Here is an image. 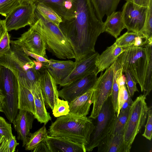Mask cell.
Listing matches in <instances>:
<instances>
[{
    "mask_svg": "<svg viewBox=\"0 0 152 152\" xmlns=\"http://www.w3.org/2000/svg\"><path fill=\"white\" fill-rule=\"evenodd\" d=\"M103 25L98 18L91 0H76L74 17L62 20L59 27L73 48L76 63L96 52L95 45L103 32Z\"/></svg>",
    "mask_w": 152,
    "mask_h": 152,
    "instance_id": "cell-1",
    "label": "cell"
},
{
    "mask_svg": "<svg viewBox=\"0 0 152 152\" xmlns=\"http://www.w3.org/2000/svg\"><path fill=\"white\" fill-rule=\"evenodd\" d=\"M11 49L0 57V65L11 70L17 78L19 83L31 91L40 85V72L21 46L10 40Z\"/></svg>",
    "mask_w": 152,
    "mask_h": 152,
    "instance_id": "cell-2",
    "label": "cell"
},
{
    "mask_svg": "<svg viewBox=\"0 0 152 152\" xmlns=\"http://www.w3.org/2000/svg\"><path fill=\"white\" fill-rule=\"evenodd\" d=\"M94 128L91 118L69 113L57 117L48 131L49 135L63 137L86 145Z\"/></svg>",
    "mask_w": 152,
    "mask_h": 152,
    "instance_id": "cell-3",
    "label": "cell"
},
{
    "mask_svg": "<svg viewBox=\"0 0 152 152\" xmlns=\"http://www.w3.org/2000/svg\"><path fill=\"white\" fill-rule=\"evenodd\" d=\"M35 13V21L30 25L41 34L46 50L59 59H75L73 48L59 26L45 19L36 8Z\"/></svg>",
    "mask_w": 152,
    "mask_h": 152,
    "instance_id": "cell-4",
    "label": "cell"
},
{
    "mask_svg": "<svg viewBox=\"0 0 152 152\" xmlns=\"http://www.w3.org/2000/svg\"><path fill=\"white\" fill-rule=\"evenodd\" d=\"M124 51L116 60L123 71L128 70L137 83L142 92L144 84L149 54L152 50V43L140 46H132L124 49Z\"/></svg>",
    "mask_w": 152,
    "mask_h": 152,
    "instance_id": "cell-5",
    "label": "cell"
},
{
    "mask_svg": "<svg viewBox=\"0 0 152 152\" xmlns=\"http://www.w3.org/2000/svg\"><path fill=\"white\" fill-rule=\"evenodd\" d=\"M19 83L10 69L0 65V102L3 113L12 123L18 112V96Z\"/></svg>",
    "mask_w": 152,
    "mask_h": 152,
    "instance_id": "cell-6",
    "label": "cell"
},
{
    "mask_svg": "<svg viewBox=\"0 0 152 152\" xmlns=\"http://www.w3.org/2000/svg\"><path fill=\"white\" fill-rule=\"evenodd\" d=\"M116 116L111 96L103 104L98 115L93 119L94 128L90 135L88 144L85 145L86 151H92L110 132Z\"/></svg>",
    "mask_w": 152,
    "mask_h": 152,
    "instance_id": "cell-7",
    "label": "cell"
},
{
    "mask_svg": "<svg viewBox=\"0 0 152 152\" xmlns=\"http://www.w3.org/2000/svg\"><path fill=\"white\" fill-rule=\"evenodd\" d=\"M146 99L144 95H140L130 107L124 134L125 142L130 146L144 126L147 118L149 107L147 105Z\"/></svg>",
    "mask_w": 152,
    "mask_h": 152,
    "instance_id": "cell-8",
    "label": "cell"
},
{
    "mask_svg": "<svg viewBox=\"0 0 152 152\" xmlns=\"http://www.w3.org/2000/svg\"><path fill=\"white\" fill-rule=\"evenodd\" d=\"M114 62L101 72L93 88V106L89 118L94 119L98 115L102 106L107 99L111 96L114 75Z\"/></svg>",
    "mask_w": 152,
    "mask_h": 152,
    "instance_id": "cell-9",
    "label": "cell"
},
{
    "mask_svg": "<svg viewBox=\"0 0 152 152\" xmlns=\"http://www.w3.org/2000/svg\"><path fill=\"white\" fill-rule=\"evenodd\" d=\"M36 7L34 3L21 2V4L14 9L4 20L7 31L17 30L33 23L35 19Z\"/></svg>",
    "mask_w": 152,
    "mask_h": 152,
    "instance_id": "cell-10",
    "label": "cell"
},
{
    "mask_svg": "<svg viewBox=\"0 0 152 152\" xmlns=\"http://www.w3.org/2000/svg\"><path fill=\"white\" fill-rule=\"evenodd\" d=\"M148 7L134 3L132 0L126 1L122 8V17L127 31L138 32L143 27Z\"/></svg>",
    "mask_w": 152,
    "mask_h": 152,
    "instance_id": "cell-11",
    "label": "cell"
},
{
    "mask_svg": "<svg viewBox=\"0 0 152 152\" xmlns=\"http://www.w3.org/2000/svg\"><path fill=\"white\" fill-rule=\"evenodd\" d=\"M97 72L94 71L63 86L58 91L59 96L69 103L92 88L97 78Z\"/></svg>",
    "mask_w": 152,
    "mask_h": 152,
    "instance_id": "cell-12",
    "label": "cell"
},
{
    "mask_svg": "<svg viewBox=\"0 0 152 152\" xmlns=\"http://www.w3.org/2000/svg\"><path fill=\"white\" fill-rule=\"evenodd\" d=\"M15 40H11L27 50L46 58L45 44L40 34L32 25Z\"/></svg>",
    "mask_w": 152,
    "mask_h": 152,
    "instance_id": "cell-13",
    "label": "cell"
},
{
    "mask_svg": "<svg viewBox=\"0 0 152 152\" xmlns=\"http://www.w3.org/2000/svg\"><path fill=\"white\" fill-rule=\"evenodd\" d=\"M39 71L40 85L45 105L52 110L59 98L57 85L54 78L43 65Z\"/></svg>",
    "mask_w": 152,
    "mask_h": 152,
    "instance_id": "cell-14",
    "label": "cell"
},
{
    "mask_svg": "<svg viewBox=\"0 0 152 152\" xmlns=\"http://www.w3.org/2000/svg\"><path fill=\"white\" fill-rule=\"evenodd\" d=\"M99 54L96 51L89 54L77 63L71 73L59 86L63 87L68 85L90 73L97 71L96 62Z\"/></svg>",
    "mask_w": 152,
    "mask_h": 152,
    "instance_id": "cell-15",
    "label": "cell"
},
{
    "mask_svg": "<svg viewBox=\"0 0 152 152\" xmlns=\"http://www.w3.org/2000/svg\"><path fill=\"white\" fill-rule=\"evenodd\" d=\"M35 119L31 112L19 110L16 116L12 123L17 132V139L22 142V146L24 147L28 142L31 134L30 130L32 127L33 121Z\"/></svg>",
    "mask_w": 152,
    "mask_h": 152,
    "instance_id": "cell-16",
    "label": "cell"
},
{
    "mask_svg": "<svg viewBox=\"0 0 152 152\" xmlns=\"http://www.w3.org/2000/svg\"><path fill=\"white\" fill-rule=\"evenodd\" d=\"M49 63L43 62V66L59 85L70 74L77 63L71 60L59 61L49 59Z\"/></svg>",
    "mask_w": 152,
    "mask_h": 152,
    "instance_id": "cell-17",
    "label": "cell"
},
{
    "mask_svg": "<svg viewBox=\"0 0 152 152\" xmlns=\"http://www.w3.org/2000/svg\"><path fill=\"white\" fill-rule=\"evenodd\" d=\"M50 152H86L84 144L63 137L48 135L45 139Z\"/></svg>",
    "mask_w": 152,
    "mask_h": 152,
    "instance_id": "cell-18",
    "label": "cell"
},
{
    "mask_svg": "<svg viewBox=\"0 0 152 152\" xmlns=\"http://www.w3.org/2000/svg\"><path fill=\"white\" fill-rule=\"evenodd\" d=\"M98 152H129L131 146L125 143L124 135L110 133L99 143Z\"/></svg>",
    "mask_w": 152,
    "mask_h": 152,
    "instance_id": "cell-19",
    "label": "cell"
},
{
    "mask_svg": "<svg viewBox=\"0 0 152 152\" xmlns=\"http://www.w3.org/2000/svg\"><path fill=\"white\" fill-rule=\"evenodd\" d=\"M44 4L53 10L62 20H69L74 17L76 0H37L35 4Z\"/></svg>",
    "mask_w": 152,
    "mask_h": 152,
    "instance_id": "cell-20",
    "label": "cell"
},
{
    "mask_svg": "<svg viewBox=\"0 0 152 152\" xmlns=\"http://www.w3.org/2000/svg\"><path fill=\"white\" fill-rule=\"evenodd\" d=\"M93 88L69 102V113L80 116H87L93 103Z\"/></svg>",
    "mask_w": 152,
    "mask_h": 152,
    "instance_id": "cell-21",
    "label": "cell"
},
{
    "mask_svg": "<svg viewBox=\"0 0 152 152\" xmlns=\"http://www.w3.org/2000/svg\"><path fill=\"white\" fill-rule=\"evenodd\" d=\"M124 51V49L118 46L115 42L107 47L99 54L96 61L97 74L109 67Z\"/></svg>",
    "mask_w": 152,
    "mask_h": 152,
    "instance_id": "cell-22",
    "label": "cell"
},
{
    "mask_svg": "<svg viewBox=\"0 0 152 152\" xmlns=\"http://www.w3.org/2000/svg\"><path fill=\"white\" fill-rule=\"evenodd\" d=\"M34 98L36 110L35 119L40 123L46 125L51 120L49 113L47 111L40 85L31 91Z\"/></svg>",
    "mask_w": 152,
    "mask_h": 152,
    "instance_id": "cell-23",
    "label": "cell"
},
{
    "mask_svg": "<svg viewBox=\"0 0 152 152\" xmlns=\"http://www.w3.org/2000/svg\"><path fill=\"white\" fill-rule=\"evenodd\" d=\"M124 28L122 12L115 11L107 17L104 23L103 32H106L117 38Z\"/></svg>",
    "mask_w": 152,
    "mask_h": 152,
    "instance_id": "cell-24",
    "label": "cell"
},
{
    "mask_svg": "<svg viewBox=\"0 0 152 152\" xmlns=\"http://www.w3.org/2000/svg\"><path fill=\"white\" fill-rule=\"evenodd\" d=\"M98 18L101 21L115 12L121 0H91Z\"/></svg>",
    "mask_w": 152,
    "mask_h": 152,
    "instance_id": "cell-25",
    "label": "cell"
},
{
    "mask_svg": "<svg viewBox=\"0 0 152 152\" xmlns=\"http://www.w3.org/2000/svg\"><path fill=\"white\" fill-rule=\"evenodd\" d=\"M18 110H25L32 113L34 116L36 110L34 99L31 91L19 84L18 96Z\"/></svg>",
    "mask_w": 152,
    "mask_h": 152,
    "instance_id": "cell-26",
    "label": "cell"
},
{
    "mask_svg": "<svg viewBox=\"0 0 152 152\" xmlns=\"http://www.w3.org/2000/svg\"><path fill=\"white\" fill-rule=\"evenodd\" d=\"M36 9L45 19L58 26L62 22V19L53 10L48 6L42 3L35 4Z\"/></svg>",
    "mask_w": 152,
    "mask_h": 152,
    "instance_id": "cell-27",
    "label": "cell"
},
{
    "mask_svg": "<svg viewBox=\"0 0 152 152\" xmlns=\"http://www.w3.org/2000/svg\"><path fill=\"white\" fill-rule=\"evenodd\" d=\"M48 135L45 125L34 133H31L28 140L25 145L27 151H33Z\"/></svg>",
    "mask_w": 152,
    "mask_h": 152,
    "instance_id": "cell-28",
    "label": "cell"
},
{
    "mask_svg": "<svg viewBox=\"0 0 152 152\" xmlns=\"http://www.w3.org/2000/svg\"><path fill=\"white\" fill-rule=\"evenodd\" d=\"M114 71L113 84L111 94L112 103L116 115L118 111V96L119 87L117 81V78L122 67L116 60L114 62Z\"/></svg>",
    "mask_w": 152,
    "mask_h": 152,
    "instance_id": "cell-29",
    "label": "cell"
},
{
    "mask_svg": "<svg viewBox=\"0 0 152 152\" xmlns=\"http://www.w3.org/2000/svg\"><path fill=\"white\" fill-rule=\"evenodd\" d=\"M130 108L124 113H119L118 115L116 116L113 128L110 133L114 135H124Z\"/></svg>",
    "mask_w": 152,
    "mask_h": 152,
    "instance_id": "cell-30",
    "label": "cell"
},
{
    "mask_svg": "<svg viewBox=\"0 0 152 152\" xmlns=\"http://www.w3.org/2000/svg\"><path fill=\"white\" fill-rule=\"evenodd\" d=\"M140 32L127 31L119 38L115 43L118 46L123 49L134 46L137 37L141 34Z\"/></svg>",
    "mask_w": 152,
    "mask_h": 152,
    "instance_id": "cell-31",
    "label": "cell"
},
{
    "mask_svg": "<svg viewBox=\"0 0 152 152\" xmlns=\"http://www.w3.org/2000/svg\"><path fill=\"white\" fill-rule=\"evenodd\" d=\"M139 32L145 37L149 43H152V0L148 7L144 25Z\"/></svg>",
    "mask_w": 152,
    "mask_h": 152,
    "instance_id": "cell-32",
    "label": "cell"
},
{
    "mask_svg": "<svg viewBox=\"0 0 152 152\" xmlns=\"http://www.w3.org/2000/svg\"><path fill=\"white\" fill-rule=\"evenodd\" d=\"M52 110L53 114L55 117L66 115L69 112V102L66 100L58 98Z\"/></svg>",
    "mask_w": 152,
    "mask_h": 152,
    "instance_id": "cell-33",
    "label": "cell"
},
{
    "mask_svg": "<svg viewBox=\"0 0 152 152\" xmlns=\"http://www.w3.org/2000/svg\"><path fill=\"white\" fill-rule=\"evenodd\" d=\"M21 4L20 0H0V14L6 17Z\"/></svg>",
    "mask_w": 152,
    "mask_h": 152,
    "instance_id": "cell-34",
    "label": "cell"
},
{
    "mask_svg": "<svg viewBox=\"0 0 152 152\" xmlns=\"http://www.w3.org/2000/svg\"><path fill=\"white\" fill-rule=\"evenodd\" d=\"M125 74L126 78V84L128 90L129 94L130 96L132 97L136 91H139L137 87V83L131 75L127 70H125L123 71Z\"/></svg>",
    "mask_w": 152,
    "mask_h": 152,
    "instance_id": "cell-35",
    "label": "cell"
},
{
    "mask_svg": "<svg viewBox=\"0 0 152 152\" xmlns=\"http://www.w3.org/2000/svg\"><path fill=\"white\" fill-rule=\"evenodd\" d=\"M11 124L8 123L3 117L0 116V134L9 142L13 136Z\"/></svg>",
    "mask_w": 152,
    "mask_h": 152,
    "instance_id": "cell-36",
    "label": "cell"
},
{
    "mask_svg": "<svg viewBox=\"0 0 152 152\" xmlns=\"http://www.w3.org/2000/svg\"><path fill=\"white\" fill-rule=\"evenodd\" d=\"M10 36L7 31L0 41V57L6 54L10 50Z\"/></svg>",
    "mask_w": 152,
    "mask_h": 152,
    "instance_id": "cell-37",
    "label": "cell"
},
{
    "mask_svg": "<svg viewBox=\"0 0 152 152\" xmlns=\"http://www.w3.org/2000/svg\"><path fill=\"white\" fill-rule=\"evenodd\" d=\"M148 119L145 126V130L142 135L147 139L151 140L152 136V110L149 107L148 112Z\"/></svg>",
    "mask_w": 152,
    "mask_h": 152,
    "instance_id": "cell-38",
    "label": "cell"
},
{
    "mask_svg": "<svg viewBox=\"0 0 152 152\" xmlns=\"http://www.w3.org/2000/svg\"><path fill=\"white\" fill-rule=\"evenodd\" d=\"M129 94L126 88L125 85L119 88L118 96V111L117 116L120 112V110L124 103L128 99Z\"/></svg>",
    "mask_w": 152,
    "mask_h": 152,
    "instance_id": "cell-39",
    "label": "cell"
},
{
    "mask_svg": "<svg viewBox=\"0 0 152 152\" xmlns=\"http://www.w3.org/2000/svg\"><path fill=\"white\" fill-rule=\"evenodd\" d=\"M23 49L27 55L34 58L37 61L47 63H49L50 62V60L46 58L31 52L24 48Z\"/></svg>",
    "mask_w": 152,
    "mask_h": 152,
    "instance_id": "cell-40",
    "label": "cell"
},
{
    "mask_svg": "<svg viewBox=\"0 0 152 152\" xmlns=\"http://www.w3.org/2000/svg\"><path fill=\"white\" fill-rule=\"evenodd\" d=\"M33 151L50 152L45 139L40 142L33 150Z\"/></svg>",
    "mask_w": 152,
    "mask_h": 152,
    "instance_id": "cell-41",
    "label": "cell"
},
{
    "mask_svg": "<svg viewBox=\"0 0 152 152\" xmlns=\"http://www.w3.org/2000/svg\"><path fill=\"white\" fill-rule=\"evenodd\" d=\"M8 142L3 136L0 134V152H8Z\"/></svg>",
    "mask_w": 152,
    "mask_h": 152,
    "instance_id": "cell-42",
    "label": "cell"
},
{
    "mask_svg": "<svg viewBox=\"0 0 152 152\" xmlns=\"http://www.w3.org/2000/svg\"><path fill=\"white\" fill-rule=\"evenodd\" d=\"M19 144L17 142L15 136L13 135L8 142V152H15L16 146Z\"/></svg>",
    "mask_w": 152,
    "mask_h": 152,
    "instance_id": "cell-43",
    "label": "cell"
},
{
    "mask_svg": "<svg viewBox=\"0 0 152 152\" xmlns=\"http://www.w3.org/2000/svg\"><path fill=\"white\" fill-rule=\"evenodd\" d=\"M133 102L131 97L129 95L127 99L123 104L119 113H124L129 108L133 103Z\"/></svg>",
    "mask_w": 152,
    "mask_h": 152,
    "instance_id": "cell-44",
    "label": "cell"
},
{
    "mask_svg": "<svg viewBox=\"0 0 152 152\" xmlns=\"http://www.w3.org/2000/svg\"><path fill=\"white\" fill-rule=\"evenodd\" d=\"M151 0H132L135 4L138 5L148 7Z\"/></svg>",
    "mask_w": 152,
    "mask_h": 152,
    "instance_id": "cell-45",
    "label": "cell"
},
{
    "mask_svg": "<svg viewBox=\"0 0 152 152\" xmlns=\"http://www.w3.org/2000/svg\"><path fill=\"white\" fill-rule=\"evenodd\" d=\"M7 31L4 20L0 19V41Z\"/></svg>",
    "mask_w": 152,
    "mask_h": 152,
    "instance_id": "cell-46",
    "label": "cell"
},
{
    "mask_svg": "<svg viewBox=\"0 0 152 152\" xmlns=\"http://www.w3.org/2000/svg\"><path fill=\"white\" fill-rule=\"evenodd\" d=\"M35 64V68L36 70H39L43 66V62L33 60Z\"/></svg>",
    "mask_w": 152,
    "mask_h": 152,
    "instance_id": "cell-47",
    "label": "cell"
},
{
    "mask_svg": "<svg viewBox=\"0 0 152 152\" xmlns=\"http://www.w3.org/2000/svg\"><path fill=\"white\" fill-rule=\"evenodd\" d=\"M37 0H20L21 3L23 2H29L35 3Z\"/></svg>",
    "mask_w": 152,
    "mask_h": 152,
    "instance_id": "cell-48",
    "label": "cell"
},
{
    "mask_svg": "<svg viewBox=\"0 0 152 152\" xmlns=\"http://www.w3.org/2000/svg\"><path fill=\"white\" fill-rule=\"evenodd\" d=\"M0 112H3V110L2 108V107L1 104L0 102Z\"/></svg>",
    "mask_w": 152,
    "mask_h": 152,
    "instance_id": "cell-49",
    "label": "cell"
},
{
    "mask_svg": "<svg viewBox=\"0 0 152 152\" xmlns=\"http://www.w3.org/2000/svg\"><path fill=\"white\" fill-rule=\"evenodd\" d=\"M125 0V1H128V0Z\"/></svg>",
    "mask_w": 152,
    "mask_h": 152,
    "instance_id": "cell-50",
    "label": "cell"
}]
</instances>
